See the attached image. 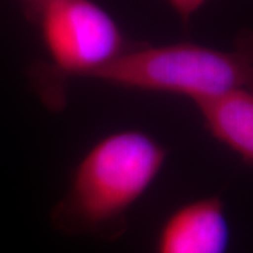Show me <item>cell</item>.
<instances>
[{
	"instance_id": "1",
	"label": "cell",
	"mask_w": 253,
	"mask_h": 253,
	"mask_svg": "<svg viewBox=\"0 0 253 253\" xmlns=\"http://www.w3.org/2000/svg\"><path fill=\"white\" fill-rule=\"evenodd\" d=\"M168 149L141 129L103 136L73 169L69 187L51 210L56 231L116 241L128 214L162 172Z\"/></svg>"
},
{
	"instance_id": "2",
	"label": "cell",
	"mask_w": 253,
	"mask_h": 253,
	"mask_svg": "<svg viewBox=\"0 0 253 253\" xmlns=\"http://www.w3.org/2000/svg\"><path fill=\"white\" fill-rule=\"evenodd\" d=\"M93 79L129 90L180 94L193 103L236 91L253 93V30H242L232 48L194 42L134 44Z\"/></svg>"
},
{
	"instance_id": "3",
	"label": "cell",
	"mask_w": 253,
	"mask_h": 253,
	"mask_svg": "<svg viewBox=\"0 0 253 253\" xmlns=\"http://www.w3.org/2000/svg\"><path fill=\"white\" fill-rule=\"evenodd\" d=\"M34 21L49 61L31 66L30 81L49 109H62L69 79L93 78L134 45L93 0H48Z\"/></svg>"
},
{
	"instance_id": "4",
	"label": "cell",
	"mask_w": 253,
	"mask_h": 253,
	"mask_svg": "<svg viewBox=\"0 0 253 253\" xmlns=\"http://www.w3.org/2000/svg\"><path fill=\"white\" fill-rule=\"evenodd\" d=\"M229 242L225 206L214 196L174 210L161 226L155 253H228Z\"/></svg>"
},
{
	"instance_id": "5",
	"label": "cell",
	"mask_w": 253,
	"mask_h": 253,
	"mask_svg": "<svg viewBox=\"0 0 253 253\" xmlns=\"http://www.w3.org/2000/svg\"><path fill=\"white\" fill-rule=\"evenodd\" d=\"M196 107L208 134L253 165V93L236 91L199 101Z\"/></svg>"
},
{
	"instance_id": "6",
	"label": "cell",
	"mask_w": 253,
	"mask_h": 253,
	"mask_svg": "<svg viewBox=\"0 0 253 253\" xmlns=\"http://www.w3.org/2000/svg\"><path fill=\"white\" fill-rule=\"evenodd\" d=\"M173 10L179 14V17L187 23L199 11L208 0H168Z\"/></svg>"
},
{
	"instance_id": "7",
	"label": "cell",
	"mask_w": 253,
	"mask_h": 253,
	"mask_svg": "<svg viewBox=\"0 0 253 253\" xmlns=\"http://www.w3.org/2000/svg\"><path fill=\"white\" fill-rule=\"evenodd\" d=\"M24 11H26V16H27L31 21H34L38 14V11L41 10V7L45 4L48 0H20Z\"/></svg>"
}]
</instances>
